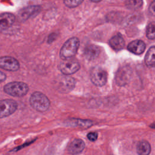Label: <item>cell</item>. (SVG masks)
<instances>
[{
    "label": "cell",
    "instance_id": "obj_1",
    "mask_svg": "<svg viewBox=\"0 0 155 155\" xmlns=\"http://www.w3.org/2000/svg\"><path fill=\"white\" fill-rule=\"evenodd\" d=\"M79 47V39L76 37L71 38L62 45L60 51V58L64 61L70 59L75 56Z\"/></svg>",
    "mask_w": 155,
    "mask_h": 155
},
{
    "label": "cell",
    "instance_id": "obj_2",
    "mask_svg": "<svg viewBox=\"0 0 155 155\" xmlns=\"http://www.w3.org/2000/svg\"><path fill=\"white\" fill-rule=\"evenodd\" d=\"M29 102L32 108L39 112L47 111L50 105L48 97L44 94L39 91L34 92L31 95Z\"/></svg>",
    "mask_w": 155,
    "mask_h": 155
},
{
    "label": "cell",
    "instance_id": "obj_3",
    "mask_svg": "<svg viewBox=\"0 0 155 155\" xmlns=\"http://www.w3.org/2000/svg\"><path fill=\"white\" fill-rule=\"evenodd\" d=\"M4 91L13 97H22L28 91V86L22 82H12L5 84Z\"/></svg>",
    "mask_w": 155,
    "mask_h": 155
},
{
    "label": "cell",
    "instance_id": "obj_4",
    "mask_svg": "<svg viewBox=\"0 0 155 155\" xmlns=\"http://www.w3.org/2000/svg\"><path fill=\"white\" fill-rule=\"evenodd\" d=\"M90 79L94 85L102 87L107 82V73L102 68L93 67L90 71Z\"/></svg>",
    "mask_w": 155,
    "mask_h": 155
},
{
    "label": "cell",
    "instance_id": "obj_5",
    "mask_svg": "<svg viewBox=\"0 0 155 155\" xmlns=\"http://www.w3.org/2000/svg\"><path fill=\"white\" fill-rule=\"evenodd\" d=\"M57 90L61 93H68L72 90L75 85V81L70 76H59L55 82Z\"/></svg>",
    "mask_w": 155,
    "mask_h": 155
},
{
    "label": "cell",
    "instance_id": "obj_6",
    "mask_svg": "<svg viewBox=\"0 0 155 155\" xmlns=\"http://www.w3.org/2000/svg\"><path fill=\"white\" fill-rule=\"evenodd\" d=\"M18 108L17 102L10 99L0 101V118H4L12 114Z\"/></svg>",
    "mask_w": 155,
    "mask_h": 155
},
{
    "label": "cell",
    "instance_id": "obj_7",
    "mask_svg": "<svg viewBox=\"0 0 155 155\" xmlns=\"http://www.w3.org/2000/svg\"><path fill=\"white\" fill-rule=\"evenodd\" d=\"M132 74L131 68L128 66L125 65L121 67L118 69L115 76V81L117 85L124 86L128 84L130 80Z\"/></svg>",
    "mask_w": 155,
    "mask_h": 155
},
{
    "label": "cell",
    "instance_id": "obj_8",
    "mask_svg": "<svg viewBox=\"0 0 155 155\" xmlns=\"http://www.w3.org/2000/svg\"><path fill=\"white\" fill-rule=\"evenodd\" d=\"M58 68L64 75L67 76L78 71L80 68V64L78 61L70 59L61 62Z\"/></svg>",
    "mask_w": 155,
    "mask_h": 155
},
{
    "label": "cell",
    "instance_id": "obj_9",
    "mask_svg": "<svg viewBox=\"0 0 155 155\" xmlns=\"http://www.w3.org/2000/svg\"><path fill=\"white\" fill-rule=\"evenodd\" d=\"M0 68L10 71H15L19 68V63L15 58L12 56L0 57Z\"/></svg>",
    "mask_w": 155,
    "mask_h": 155
},
{
    "label": "cell",
    "instance_id": "obj_10",
    "mask_svg": "<svg viewBox=\"0 0 155 155\" xmlns=\"http://www.w3.org/2000/svg\"><path fill=\"white\" fill-rule=\"evenodd\" d=\"M41 10L39 5H30L23 8L18 13V18L21 21H26L34 15L37 14Z\"/></svg>",
    "mask_w": 155,
    "mask_h": 155
},
{
    "label": "cell",
    "instance_id": "obj_11",
    "mask_svg": "<svg viewBox=\"0 0 155 155\" xmlns=\"http://www.w3.org/2000/svg\"><path fill=\"white\" fill-rule=\"evenodd\" d=\"M15 21V16L10 13L0 14V31L10 27Z\"/></svg>",
    "mask_w": 155,
    "mask_h": 155
},
{
    "label": "cell",
    "instance_id": "obj_12",
    "mask_svg": "<svg viewBox=\"0 0 155 155\" xmlns=\"http://www.w3.org/2000/svg\"><path fill=\"white\" fill-rule=\"evenodd\" d=\"M145 47L146 45L143 41L137 39L129 43L127 48L130 52L135 54H140L144 52Z\"/></svg>",
    "mask_w": 155,
    "mask_h": 155
},
{
    "label": "cell",
    "instance_id": "obj_13",
    "mask_svg": "<svg viewBox=\"0 0 155 155\" xmlns=\"http://www.w3.org/2000/svg\"><path fill=\"white\" fill-rule=\"evenodd\" d=\"M100 53L99 47L96 45H89L84 50V56L88 60H94L97 58Z\"/></svg>",
    "mask_w": 155,
    "mask_h": 155
},
{
    "label": "cell",
    "instance_id": "obj_14",
    "mask_svg": "<svg viewBox=\"0 0 155 155\" xmlns=\"http://www.w3.org/2000/svg\"><path fill=\"white\" fill-rule=\"evenodd\" d=\"M85 148V143L79 139H76L71 142L68 147V151L73 154L81 153Z\"/></svg>",
    "mask_w": 155,
    "mask_h": 155
},
{
    "label": "cell",
    "instance_id": "obj_15",
    "mask_svg": "<svg viewBox=\"0 0 155 155\" xmlns=\"http://www.w3.org/2000/svg\"><path fill=\"white\" fill-rule=\"evenodd\" d=\"M110 45L116 51L122 50L125 46V41L124 38L120 35L113 36L109 41Z\"/></svg>",
    "mask_w": 155,
    "mask_h": 155
},
{
    "label": "cell",
    "instance_id": "obj_16",
    "mask_svg": "<svg viewBox=\"0 0 155 155\" xmlns=\"http://www.w3.org/2000/svg\"><path fill=\"white\" fill-rule=\"evenodd\" d=\"M67 124L72 127L81 128H88L93 125V122L90 120H83L80 119H71L68 120Z\"/></svg>",
    "mask_w": 155,
    "mask_h": 155
},
{
    "label": "cell",
    "instance_id": "obj_17",
    "mask_svg": "<svg viewBox=\"0 0 155 155\" xmlns=\"http://www.w3.org/2000/svg\"><path fill=\"white\" fill-rule=\"evenodd\" d=\"M155 48L152 46L147 51L145 56V62L147 66L149 67H153L155 64Z\"/></svg>",
    "mask_w": 155,
    "mask_h": 155
},
{
    "label": "cell",
    "instance_id": "obj_18",
    "mask_svg": "<svg viewBox=\"0 0 155 155\" xmlns=\"http://www.w3.org/2000/svg\"><path fill=\"white\" fill-rule=\"evenodd\" d=\"M151 151L150 143L147 141L140 142L137 147V151L139 155H148Z\"/></svg>",
    "mask_w": 155,
    "mask_h": 155
},
{
    "label": "cell",
    "instance_id": "obj_19",
    "mask_svg": "<svg viewBox=\"0 0 155 155\" xmlns=\"http://www.w3.org/2000/svg\"><path fill=\"white\" fill-rule=\"evenodd\" d=\"M142 1H127L125 2V5L131 9H137L140 7L142 5Z\"/></svg>",
    "mask_w": 155,
    "mask_h": 155
},
{
    "label": "cell",
    "instance_id": "obj_20",
    "mask_svg": "<svg viewBox=\"0 0 155 155\" xmlns=\"http://www.w3.org/2000/svg\"><path fill=\"white\" fill-rule=\"evenodd\" d=\"M147 36L150 39H154V22H150L147 27Z\"/></svg>",
    "mask_w": 155,
    "mask_h": 155
},
{
    "label": "cell",
    "instance_id": "obj_21",
    "mask_svg": "<svg viewBox=\"0 0 155 155\" xmlns=\"http://www.w3.org/2000/svg\"><path fill=\"white\" fill-rule=\"evenodd\" d=\"M82 2H83V1H82V0H74V1L67 0V1H64V3L68 7L74 8V7H76L78 6Z\"/></svg>",
    "mask_w": 155,
    "mask_h": 155
},
{
    "label": "cell",
    "instance_id": "obj_22",
    "mask_svg": "<svg viewBox=\"0 0 155 155\" xmlns=\"http://www.w3.org/2000/svg\"><path fill=\"white\" fill-rule=\"evenodd\" d=\"M87 137L90 141H95L97 138V133L96 132H91L87 134Z\"/></svg>",
    "mask_w": 155,
    "mask_h": 155
},
{
    "label": "cell",
    "instance_id": "obj_23",
    "mask_svg": "<svg viewBox=\"0 0 155 155\" xmlns=\"http://www.w3.org/2000/svg\"><path fill=\"white\" fill-rule=\"evenodd\" d=\"M149 10L153 15H154V12H155V1H153L151 2V4H150V7H149Z\"/></svg>",
    "mask_w": 155,
    "mask_h": 155
},
{
    "label": "cell",
    "instance_id": "obj_24",
    "mask_svg": "<svg viewBox=\"0 0 155 155\" xmlns=\"http://www.w3.org/2000/svg\"><path fill=\"white\" fill-rule=\"evenodd\" d=\"M6 79V74L0 71V83L4 82Z\"/></svg>",
    "mask_w": 155,
    "mask_h": 155
}]
</instances>
